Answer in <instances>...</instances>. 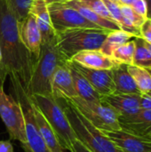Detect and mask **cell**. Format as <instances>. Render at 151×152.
Returning a JSON list of instances; mask_svg holds the SVG:
<instances>
[{
	"mask_svg": "<svg viewBox=\"0 0 151 152\" xmlns=\"http://www.w3.org/2000/svg\"><path fill=\"white\" fill-rule=\"evenodd\" d=\"M1 68L11 80L20 83L26 91L36 58L23 45L18 31V20L5 0H0Z\"/></svg>",
	"mask_w": 151,
	"mask_h": 152,
	"instance_id": "6da1fadb",
	"label": "cell"
},
{
	"mask_svg": "<svg viewBox=\"0 0 151 152\" xmlns=\"http://www.w3.org/2000/svg\"><path fill=\"white\" fill-rule=\"evenodd\" d=\"M68 60L56 47V40L44 42L39 55L36 58L26 94L33 95H53L52 80L57 68Z\"/></svg>",
	"mask_w": 151,
	"mask_h": 152,
	"instance_id": "7a4b0ae2",
	"label": "cell"
},
{
	"mask_svg": "<svg viewBox=\"0 0 151 152\" xmlns=\"http://www.w3.org/2000/svg\"><path fill=\"white\" fill-rule=\"evenodd\" d=\"M79 141L91 152H122L101 131L90 124L69 102L58 99Z\"/></svg>",
	"mask_w": 151,
	"mask_h": 152,
	"instance_id": "3957f363",
	"label": "cell"
},
{
	"mask_svg": "<svg viewBox=\"0 0 151 152\" xmlns=\"http://www.w3.org/2000/svg\"><path fill=\"white\" fill-rule=\"evenodd\" d=\"M110 30L77 28L56 32V47L68 60L79 52L100 50Z\"/></svg>",
	"mask_w": 151,
	"mask_h": 152,
	"instance_id": "277c9868",
	"label": "cell"
},
{
	"mask_svg": "<svg viewBox=\"0 0 151 152\" xmlns=\"http://www.w3.org/2000/svg\"><path fill=\"white\" fill-rule=\"evenodd\" d=\"M28 97L55 132L61 147L70 152L72 145L77 139L58 99L53 95H33Z\"/></svg>",
	"mask_w": 151,
	"mask_h": 152,
	"instance_id": "5b68a950",
	"label": "cell"
},
{
	"mask_svg": "<svg viewBox=\"0 0 151 152\" xmlns=\"http://www.w3.org/2000/svg\"><path fill=\"white\" fill-rule=\"evenodd\" d=\"M7 74L0 66V117L12 140L19 141L21 146L27 142L24 113L20 102L4 90Z\"/></svg>",
	"mask_w": 151,
	"mask_h": 152,
	"instance_id": "8992f818",
	"label": "cell"
},
{
	"mask_svg": "<svg viewBox=\"0 0 151 152\" xmlns=\"http://www.w3.org/2000/svg\"><path fill=\"white\" fill-rule=\"evenodd\" d=\"M69 102L90 124L101 132H113L120 130L118 116L109 105L100 102L94 103L75 97Z\"/></svg>",
	"mask_w": 151,
	"mask_h": 152,
	"instance_id": "52a82bcc",
	"label": "cell"
},
{
	"mask_svg": "<svg viewBox=\"0 0 151 152\" xmlns=\"http://www.w3.org/2000/svg\"><path fill=\"white\" fill-rule=\"evenodd\" d=\"M17 101L20 102L25 119V133L27 142L22 146L25 152H50L39 132L34 117L33 103L26 94L22 86L17 81L12 80Z\"/></svg>",
	"mask_w": 151,
	"mask_h": 152,
	"instance_id": "ba28073f",
	"label": "cell"
},
{
	"mask_svg": "<svg viewBox=\"0 0 151 152\" xmlns=\"http://www.w3.org/2000/svg\"><path fill=\"white\" fill-rule=\"evenodd\" d=\"M48 10L55 32L77 28H101L86 20L74 8L64 4H49Z\"/></svg>",
	"mask_w": 151,
	"mask_h": 152,
	"instance_id": "9c48e42d",
	"label": "cell"
},
{
	"mask_svg": "<svg viewBox=\"0 0 151 152\" xmlns=\"http://www.w3.org/2000/svg\"><path fill=\"white\" fill-rule=\"evenodd\" d=\"M69 62L72 67L88 80L94 90L101 97L115 94L116 89L113 81L112 69H93L83 67L71 61H69Z\"/></svg>",
	"mask_w": 151,
	"mask_h": 152,
	"instance_id": "30bf717a",
	"label": "cell"
},
{
	"mask_svg": "<svg viewBox=\"0 0 151 152\" xmlns=\"http://www.w3.org/2000/svg\"><path fill=\"white\" fill-rule=\"evenodd\" d=\"M142 94H112L101 97V102L109 105L117 114L118 118H130L139 113L141 109Z\"/></svg>",
	"mask_w": 151,
	"mask_h": 152,
	"instance_id": "8fae6325",
	"label": "cell"
},
{
	"mask_svg": "<svg viewBox=\"0 0 151 152\" xmlns=\"http://www.w3.org/2000/svg\"><path fill=\"white\" fill-rule=\"evenodd\" d=\"M69 61L61 64L53 77L52 94L56 99L71 100L77 97Z\"/></svg>",
	"mask_w": 151,
	"mask_h": 152,
	"instance_id": "7c38bea8",
	"label": "cell"
},
{
	"mask_svg": "<svg viewBox=\"0 0 151 152\" xmlns=\"http://www.w3.org/2000/svg\"><path fill=\"white\" fill-rule=\"evenodd\" d=\"M18 31L23 45L30 53L36 58L41 50L42 36L35 17L28 13L23 20H18Z\"/></svg>",
	"mask_w": 151,
	"mask_h": 152,
	"instance_id": "4fadbf2b",
	"label": "cell"
},
{
	"mask_svg": "<svg viewBox=\"0 0 151 152\" xmlns=\"http://www.w3.org/2000/svg\"><path fill=\"white\" fill-rule=\"evenodd\" d=\"M122 152H151V141L124 130L103 132Z\"/></svg>",
	"mask_w": 151,
	"mask_h": 152,
	"instance_id": "5bb4252c",
	"label": "cell"
},
{
	"mask_svg": "<svg viewBox=\"0 0 151 152\" xmlns=\"http://www.w3.org/2000/svg\"><path fill=\"white\" fill-rule=\"evenodd\" d=\"M29 13L35 17L36 22L42 36V43L56 40V32L53 28L48 4L45 0H34Z\"/></svg>",
	"mask_w": 151,
	"mask_h": 152,
	"instance_id": "9a60e30c",
	"label": "cell"
},
{
	"mask_svg": "<svg viewBox=\"0 0 151 152\" xmlns=\"http://www.w3.org/2000/svg\"><path fill=\"white\" fill-rule=\"evenodd\" d=\"M121 130L151 141V110H142L136 115L118 118Z\"/></svg>",
	"mask_w": 151,
	"mask_h": 152,
	"instance_id": "2e32d148",
	"label": "cell"
},
{
	"mask_svg": "<svg viewBox=\"0 0 151 152\" xmlns=\"http://www.w3.org/2000/svg\"><path fill=\"white\" fill-rule=\"evenodd\" d=\"M83 67L93 69H113L119 63L113 58L105 55L100 50H85L77 53L71 59Z\"/></svg>",
	"mask_w": 151,
	"mask_h": 152,
	"instance_id": "e0dca14e",
	"label": "cell"
},
{
	"mask_svg": "<svg viewBox=\"0 0 151 152\" xmlns=\"http://www.w3.org/2000/svg\"><path fill=\"white\" fill-rule=\"evenodd\" d=\"M33 103V102H32ZM33 110H34V117L36 123L38 126L39 132L42 135V138L44 139L45 145L50 152H63L64 149L61 147L58 137L52 128V126L49 125L42 112L39 110V109L33 103Z\"/></svg>",
	"mask_w": 151,
	"mask_h": 152,
	"instance_id": "ac0fdd59",
	"label": "cell"
},
{
	"mask_svg": "<svg viewBox=\"0 0 151 152\" xmlns=\"http://www.w3.org/2000/svg\"><path fill=\"white\" fill-rule=\"evenodd\" d=\"M113 81L117 94H142L127 69V65L119 63L112 69Z\"/></svg>",
	"mask_w": 151,
	"mask_h": 152,
	"instance_id": "d6986e66",
	"label": "cell"
},
{
	"mask_svg": "<svg viewBox=\"0 0 151 152\" xmlns=\"http://www.w3.org/2000/svg\"><path fill=\"white\" fill-rule=\"evenodd\" d=\"M69 63V67L71 69L72 78L74 82V86L77 94V97L83 99L84 101L94 102V103H100L101 102V96L94 90V88L92 86V85L88 82V80L81 75L72 65Z\"/></svg>",
	"mask_w": 151,
	"mask_h": 152,
	"instance_id": "ffe728a7",
	"label": "cell"
},
{
	"mask_svg": "<svg viewBox=\"0 0 151 152\" xmlns=\"http://www.w3.org/2000/svg\"><path fill=\"white\" fill-rule=\"evenodd\" d=\"M64 4H66L71 8H74L82 16H84L86 20H88L92 23L97 25L98 27H100L103 29H107V30H110V31L121 29V28L117 24H116L112 21H109L107 19L100 16L99 14L94 12L93 10H91L90 8L86 7L83 4H81L78 0H71L67 3H64Z\"/></svg>",
	"mask_w": 151,
	"mask_h": 152,
	"instance_id": "44dd1931",
	"label": "cell"
},
{
	"mask_svg": "<svg viewBox=\"0 0 151 152\" xmlns=\"http://www.w3.org/2000/svg\"><path fill=\"white\" fill-rule=\"evenodd\" d=\"M132 37H136L133 34L125 31V30H122V29L110 31L109 33L108 37H106L105 41L103 42L100 51L102 53H104L105 55L111 57L113 52L117 47H119L123 44L130 41V39Z\"/></svg>",
	"mask_w": 151,
	"mask_h": 152,
	"instance_id": "7402d4cb",
	"label": "cell"
},
{
	"mask_svg": "<svg viewBox=\"0 0 151 152\" xmlns=\"http://www.w3.org/2000/svg\"><path fill=\"white\" fill-rule=\"evenodd\" d=\"M127 69L142 94L151 93V76L146 69L134 65H127Z\"/></svg>",
	"mask_w": 151,
	"mask_h": 152,
	"instance_id": "603a6c76",
	"label": "cell"
},
{
	"mask_svg": "<svg viewBox=\"0 0 151 152\" xmlns=\"http://www.w3.org/2000/svg\"><path fill=\"white\" fill-rule=\"evenodd\" d=\"M135 51L133 65L143 69H151V53L145 45V41L142 37H136L134 40Z\"/></svg>",
	"mask_w": 151,
	"mask_h": 152,
	"instance_id": "cb8c5ba5",
	"label": "cell"
},
{
	"mask_svg": "<svg viewBox=\"0 0 151 152\" xmlns=\"http://www.w3.org/2000/svg\"><path fill=\"white\" fill-rule=\"evenodd\" d=\"M135 51L134 40H130L119 47H117L112 53V58L118 63L125 65H133V55Z\"/></svg>",
	"mask_w": 151,
	"mask_h": 152,
	"instance_id": "d4e9b609",
	"label": "cell"
},
{
	"mask_svg": "<svg viewBox=\"0 0 151 152\" xmlns=\"http://www.w3.org/2000/svg\"><path fill=\"white\" fill-rule=\"evenodd\" d=\"M17 20H21L29 13L34 0H5Z\"/></svg>",
	"mask_w": 151,
	"mask_h": 152,
	"instance_id": "484cf974",
	"label": "cell"
},
{
	"mask_svg": "<svg viewBox=\"0 0 151 152\" xmlns=\"http://www.w3.org/2000/svg\"><path fill=\"white\" fill-rule=\"evenodd\" d=\"M78 1L81 4H83L84 5H85L86 7H88L91 10H93L94 12H96L100 16L107 19L109 21H112V22L117 24L115 21V20L113 19V17L111 16L110 12H109V10H108V8L106 6L105 3L103 2V0H78Z\"/></svg>",
	"mask_w": 151,
	"mask_h": 152,
	"instance_id": "4316f807",
	"label": "cell"
},
{
	"mask_svg": "<svg viewBox=\"0 0 151 152\" xmlns=\"http://www.w3.org/2000/svg\"><path fill=\"white\" fill-rule=\"evenodd\" d=\"M119 7H120V10H121V12H122L123 16L125 19H127L135 28H137V29L140 30L141 27L142 26V24L145 22V20L147 19H144L141 15H139L138 13H136L133 10V8L130 7V6H127V5H124V4H119Z\"/></svg>",
	"mask_w": 151,
	"mask_h": 152,
	"instance_id": "83f0119b",
	"label": "cell"
},
{
	"mask_svg": "<svg viewBox=\"0 0 151 152\" xmlns=\"http://www.w3.org/2000/svg\"><path fill=\"white\" fill-rule=\"evenodd\" d=\"M131 7L136 13L144 19H148V5L145 0H135Z\"/></svg>",
	"mask_w": 151,
	"mask_h": 152,
	"instance_id": "f1b7e54d",
	"label": "cell"
},
{
	"mask_svg": "<svg viewBox=\"0 0 151 152\" xmlns=\"http://www.w3.org/2000/svg\"><path fill=\"white\" fill-rule=\"evenodd\" d=\"M141 37L148 43H151V19H147L140 28Z\"/></svg>",
	"mask_w": 151,
	"mask_h": 152,
	"instance_id": "f546056e",
	"label": "cell"
},
{
	"mask_svg": "<svg viewBox=\"0 0 151 152\" xmlns=\"http://www.w3.org/2000/svg\"><path fill=\"white\" fill-rule=\"evenodd\" d=\"M141 109L143 110H151V93L141 95Z\"/></svg>",
	"mask_w": 151,
	"mask_h": 152,
	"instance_id": "4dcf8cb0",
	"label": "cell"
},
{
	"mask_svg": "<svg viewBox=\"0 0 151 152\" xmlns=\"http://www.w3.org/2000/svg\"><path fill=\"white\" fill-rule=\"evenodd\" d=\"M0 152H14L12 144L10 141L0 140Z\"/></svg>",
	"mask_w": 151,
	"mask_h": 152,
	"instance_id": "1f68e13d",
	"label": "cell"
},
{
	"mask_svg": "<svg viewBox=\"0 0 151 152\" xmlns=\"http://www.w3.org/2000/svg\"><path fill=\"white\" fill-rule=\"evenodd\" d=\"M70 152H91L88 149H86L79 141H76L72 145V149Z\"/></svg>",
	"mask_w": 151,
	"mask_h": 152,
	"instance_id": "d6a6232c",
	"label": "cell"
},
{
	"mask_svg": "<svg viewBox=\"0 0 151 152\" xmlns=\"http://www.w3.org/2000/svg\"><path fill=\"white\" fill-rule=\"evenodd\" d=\"M134 2H135V0H119V3L118 4H121L127 5V6H130L131 7Z\"/></svg>",
	"mask_w": 151,
	"mask_h": 152,
	"instance_id": "836d02e7",
	"label": "cell"
},
{
	"mask_svg": "<svg viewBox=\"0 0 151 152\" xmlns=\"http://www.w3.org/2000/svg\"><path fill=\"white\" fill-rule=\"evenodd\" d=\"M47 4H53V3H59V4H64V3H67L69 1H71V0H45Z\"/></svg>",
	"mask_w": 151,
	"mask_h": 152,
	"instance_id": "e575fe53",
	"label": "cell"
},
{
	"mask_svg": "<svg viewBox=\"0 0 151 152\" xmlns=\"http://www.w3.org/2000/svg\"><path fill=\"white\" fill-rule=\"evenodd\" d=\"M148 5V18L151 17V0H145Z\"/></svg>",
	"mask_w": 151,
	"mask_h": 152,
	"instance_id": "d590c367",
	"label": "cell"
},
{
	"mask_svg": "<svg viewBox=\"0 0 151 152\" xmlns=\"http://www.w3.org/2000/svg\"><path fill=\"white\" fill-rule=\"evenodd\" d=\"M144 41H145V40H144ZM145 45H146V47L148 48V50L150 51V53H151V43H148V42L145 41Z\"/></svg>",
	"mask_w": 151,
	"mask_h": 152,
	"instance_id": "8d00e7d4",
	"label": "cell"
},
{
	"mask_svg": "<svg viewBox=\"0 0 151 152\" xmlns=\"http://www.w3.org/2000/svg\"><path fill=\"white\" fill-rule=\"evenodd\" d=\"M2 61V53H1V49H0V63Z\"/></svg>",
	"mask_w": 151,
	"mask_h": 152,
	"instance_id": "74e56055",
	"label": "cell"
},
{
	"mask_svg": "<svg viewBox=\"0 0 151 152\" xmlns=\"http://www.w3.org/2000/svg\"><path fill=\"white\" fill-rule=\"evenodd\" d=\"M109 1H112V2H115V3H119V0H109Z\"/></svg>",
	"mask_w": 151,
	"mask_h": 152,
	"instance_id": "f35d334b",
	"label": "cell"
},
{
	"mask_svg": "<svg viewBox=\"0 0 151 152\" xmlns=\"http://www.w3.org/2000/svg\"><path fill=\"white\" fill-rule=\"evenodd\" d=\"M147 70L149 71V73L150 74V76H151V69H147Z\"/></svg>",
	"mask_w": 151,
	"mask_h": 152,
	"instance_id": "ab89813d",
	"label": "cell"
},
{
	"mask_svg": "<svg viewBox=\"0 0 151 152\" xmlns=\"http://www.w3.org/2000/svg\"><path fill=\"white\" fill-rule=\"evenodd\" d=\"M63 152H69V151H65V150H64V151Z\"/></svg>",
	"mask_w": 151,
	"mask_h": 152,
	"instance_id": "60d3db41",
	"label": "cell"
},
{
	"mask_svg": "<svg viewBox=\"0 0 151 152\" xmlns=\"http://www.w3.org/2000/svg\"><path fill=\"white\" fill-rule=\"evenodd\" d=\"M150 19H151V17H150Z\"/></svg>",
	"mask_w": 151,
	"mask_h": 152,
	"instance_id": "b9f144b4",
	"label": "cell"
}]
</instances>
